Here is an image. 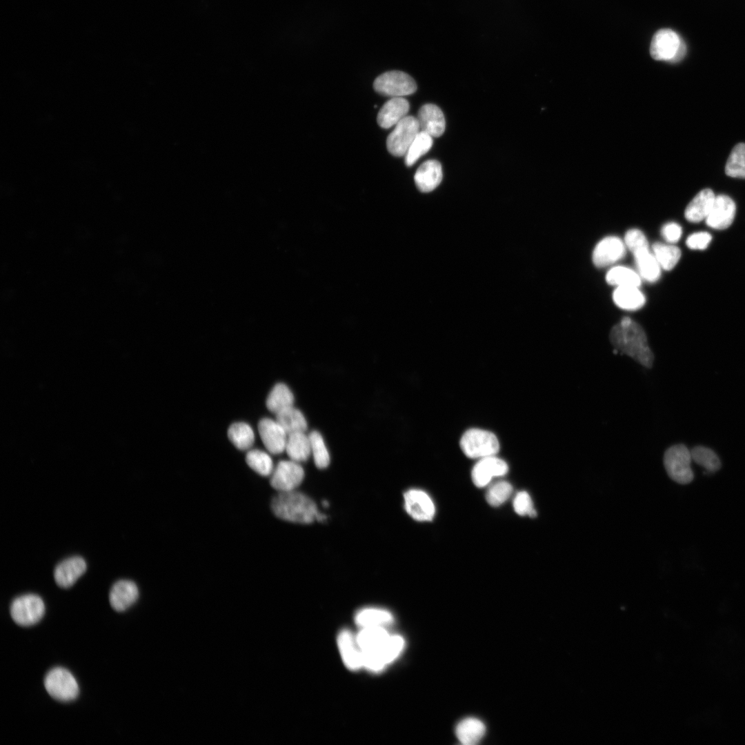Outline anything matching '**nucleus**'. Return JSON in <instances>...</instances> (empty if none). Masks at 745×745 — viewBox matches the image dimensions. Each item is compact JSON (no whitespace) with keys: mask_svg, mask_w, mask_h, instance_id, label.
Returning a JSON list of instances; mask_svg holds the SVG:
<instances>
[{"mask_svg":"<svg viewBox=\"0 0 745 745\" xmlns=\"http://www.w3.org/2000/svg\"><path fill=\"white\" fill-rule=\"evenodd\" d=\"M610 341L621 355L626 354L647 368L653 367L654 355L643 328L628 317H623L609 334Z\"/></svg>","mask_w":745,"mask_h":745,"instance_id":"obj_1","label":"nucleus"},{"mask_svg":"<svg viewBox=\"0 0 745 745\" xmlns=\"http://www.w3.org/2000/svg\"><path fill=\"white\" fill-rule=\"evenodd\" d=\"M271 508L277 517L299 524L313 522L319 513L316 504L309 497L295 490L279 492L272 499Z\"/></svg>","mask_w":745,"mask_h":745,"instance_id":"obj_2","label":"nucleus"},{"mask_svg":"<svg viewBox=\"0 0 745 745\" xmlns=\"http://www.w3.org/2000/svg\"><path fill=\"white\" fill-rule=\"evenodd\" d=\"M459 444L464 455L472 459L495 455L499 449L497 437L491 432L479 428L466 431Z\"/></svg>","mask_w":745,"mask_h":745,"instance_id":"obj_3","label":"nucleus"},{"mask_svg":"<svg viewBox=\"0 0 745 745\" xmlns=\"http://www.w3.org/2000/svg\"><path fill=\"white\" fill-rule=\"evenodd\" d=\"M686 51L684 41L670 29H661L653 37L650 52L655 60L675 63L683 59Z\"/></svg>","mask_w":745,"mask_h":745,"instance_id":"obj_4","label":"nucleus"},{"mask_svg":"<svg viewBox=\"0 0 745 745\" xmlns=\"http://www.w3.org/2000/svg\"><path fill=\"white\" fill-rule=\"evenodd\" d=\"M691 451L684 444L669 447L664 455V465L671 479L680 484H687L694 478L691 467Z\"/></svg>","mask_w":745,"mask_h":745,"instance_id":"obj_5","label":"nucleus"},{"mask_svg":"<svg viewBox=\"0 0 745 745\" xmlns=\"http://www.w3.org/2000/svg\"><path fill=\"white\" fill-rule=\"evenodd\" d=\"M44 686L48 694L61 702H70L77 698L79 685L73 675L67 669L56 667L46 675Z\"/></svg>","mask_w":745,"mask_h":745,"instance_id":"obj_6","label":"nucleus"},{"mask_svg":"<svg viewBox=\"0 0 745 745\" xmlns=\"http://www.w3.org/2000/svg\"><path fill=\"white\" fill-rule=\"evenodd\" d=\"M373 88L384 96L403 97L413 94L417 90V84L406 72L393 70L378 76L373 83Z\"/></svg>","mask_w":745,"mask_h":745,"instance_id":"obj_7","label":"nucleus"},{"mask_svg":"<svg viewBox=\"0 0 745 745\" xmlns=\"http://www.w3.org/2000/svg\"><path fill=\"white\" fill-rule=\"evenodd\" d=\"M45 613L43 599L37 595L26 594L15 598L10 606L14 622L21 626H30L39 622Z\"/></svg>","mask_w":745,"mask_h":745,"instance_id":"obj_8","label":"nucleus"},{"mask_svg":"<svg viewBox=\"0 0 745 745\" xmlns=\"http://www.w3.org/2000/svg\"><path fill=\"white\" fill-rule=\"evenodd\" d=\"M419 131L417 117L407 115L395 125L388 135L386 140L388 152L396 157L404 156Z\"/></svg>","mask_w":745,"mask_h":745,"instance_id":"obj_9","label":"nucleus"},{"mask_svg":"<svg viewBox=\"0 0 745 745\" xmlns=\"http://www.w3.org/2000/svg\"><path fill=\"white\" fill-rule=\"evenodd\" d=\"M305 475L300 463L291 459L279 461L270 475L271 486L279 492L295 490Z\"/></svg>","mask_w":745,"mask_h":745,"instance_id":"obj_10","label":"nucleus"},{"mask_svg":"<svg viewBox=\"0 0 745 745\" xmlns=\"http://www.w3.org/2000/svg\"><path fill=\"white\" fill-rule=\"evenodd\" d=\"M406 513L418 522H430L435 515V506L431 497L424 490L412 488L404 495Z\"/></svg>","mask_w":745,"mask_h":745,"instance_id":"obj_11","label":"nucleus"},{"mask_svg":"<svg viewBox=\"0 0 745 745\" xmlns=\"http://www.w3.org/2000/svg\"><path fill=\"white\" fill-rule=\"evenodd\" d=\"M257 428L261 441L270 453L279 455L285 451L288 435L276 419L263 418Z\"/></svg>","mask_w":745,"mask_h":745,"instance_id":"obj_12","label":"nucleus"},{"mask_svg":"<svg viewBox=\"0 0 745 745\" xmlns=\"http://www.w3.org/2000/svg\"><path fill=\"white\" fill-rule=\"evenodd\" d=\"M626 248L624 241L620 238L615 236L606 237L595 247L593 261L599 268L610 266L624 257Z\"/></svg>","mask_w":745,"mask_h":745,"instance_id":"obj_13","label":"nucleus"},{"mask_svg":"<svg viewBox=\"0 0 745 745\" xmlns=\"http://www.w3.org/2000/svg\"><path fill=\"white\" fill-rule=\"evenodd\" d=\"M508 470L506 461L495 455L479 459L471 472V478L474 484L483 488L487 486L491 479L496 477L505 475Z\"/></svg>","mask_w":745,"mask_h":745,"instance_id":"obj_14","label":"nucleus"},{"mask_svg":"<svg viewBox=\"0 0 745 745\" xmlns=\"http://www.w3.org/2000/svg\"><path fill=\"white\" fill-rule=\"evenodd\" d=\"M735 210V204L728 196H715L712 208L705 219L706 223L716 230L726 229L733 221Z\"/></svg>","mask_w":745,"mask_h":745,"instance_id":"obj_15","label":"nucleus"},{"mask_svg":"<svg viewBox=\"0 0 745 745\" xmlns=\"http://www.w3.org/2000/svg\"><path fill=\"white\" fill-rule=\"evenodd\" d=\"M86 563L79 556L71 557L60 562L55 568L54 577L56 583L61 588L72 586L85 573Z\"/></svg>","mask_w":745,"mask_h":745,"instance_id":"obj_16","label":"nucleus"},{"mask_svg":"<svg viewBox=\"0 0 745 745\" xmlns=\"http://www.w3.org/2000/svg\"><path fill=\"white\" fill-rule=\"evenodd\" d=\"M420 130L433 137H440L445 130L446 121L441 110L436 105L427 103L421 107L417 117Z\"/></svg>","mask_w":745,"mask_h":745,"instance_id":"obj_17","label":"nucleus"},{"mask_svg":"<svg viewBox=\"0 0 745 745\" xmlns=\"http://www.w3.org/2000/svg\"><path fill=\"white\" fill-rule=\"evenodd\" d=\"M630 252L633 255L640 277L648 282L657 281L660 277L662 268L653 252L650 250L648 244L637 247Z\"/></svg>","mask_w":745,"mask_h":745,"instance_id":"obj_18","label":"nucleus"},{"mask_svg":"<svg viewBox=\"0 0 745 745\" xmlns=\"http://www.w3.org/2000/svg\"><path fill=\"white\" fill-rule=\"evenodd\" d=\"M138 596V588L133 582L121 579L112 586L109 601L113 609L121 612L132 606L137 599Z\"/></svg>","mask_w":745,"mask_h":745,"instance_id":"obj_19","label":"nucleus"},{"mask_svg":"<svg viewBox=\"0 0 745 745\" xmlns=\"http://www.w3.org/2000/svg\"><path fill=\"white\" fill-rule=\"evenodd\" d=\"M410 105L404 97H393L386 101L378 112L377 121L383 128H390L395 126L407 116Z\"/></svg>","mask_w":745,"mask_h":745,"instance_id":"obj_20","label":"nucleus"},{"mask_svg":"<svg viewBox=\"0 0 745 745\" xmlns=\"http://www.w3.org/2000/svg\"><path fill=\"white\" fill-rule=\"evenodd\" d=\"M441 179V166L435 159L424 162L417 168L414 176L415 185L422 192L433 191L439 185Z\"/></svg>","mask_w":745,"mask_h":745,"instance_id":"obj_21","label":"nucleus"},{"mask_svg":"<svg viewBox=\"0 0 745 745\" xmlns=\"http://www.w3.org/2000/svg\"><path fill=\"white\" fill-rule=\"evenodd\" d=\"M338 647L346 666L351 670H357L362 666L361 653L356 637L348 630H341L337 637Z\"/></svg>","mask_w":745,"mask_h":745,"instance_id":"obj_22","label":"nucleus"},{"mask_svg":"<svg viewBox=\"0 0 745 745\" xmlns=\"http://www.w3.org/2000/svg\"><path fill=\"white\" fill-rule=\"evenodd\" d=\"M715 199L714 192L709 188L699 192L685 210L686 219L693 223L705 219L712 208Z\"/></svg>","mask_w":745,"mask_h":745,"instance_id":"obj_23","label":"nucleus"},{"mask_svg":"<svg viewBox=\"0 0 745 745\" xmlns=\"http://www.w3.org/2000/svg\"><path fill=\"white\" fill-rule=\"evenodd\" d=\"M486 733L484 724L475 717H467L456 726L455 735L464 745H475L479 742Z\"/></svg>","mask_w":745,"mask_h":745,"instance_id":"obj_24","label":"nucleus"},{"mask_svg":"<svg viewBox=\"0 0 745 745\" xmlns=\"http://www.w3.org/2000/svg\"><path fill=\"white\" fill-rule=\"evenodd\" d=\"M389 637L384 627H366L357 634L356 640L361 651L381 650Z\"/></svg>","mask_w":745,"mask_h":745,"instance_id":"obj_25","label":"nucleus"},{"mask_svg":"<svg viewBox=\"0 0 745 745\" xmlns=\"http://www.w3.org/2000/svg\"><path fill=\"white\" fill-rule=\"evenodd\" d=\"M285 451L291 460L298 463L307 461L311 455L309 435L305 432L289 434Z\"/></svg>","mask_w":745,"mask_h":745,"instance_id":"obj_26","label":"nucleus"},{"mask_svg":"<svg viewBox=\"0 0 745 745\" xmlns=\"http://www.w3.org/2000/svg\"><path fill=\"white\" fill-rule=\"evenodd\" d=\"M615 304L622 309L635 310L641 308L645 304L644 295L635 286L617 287L613 294Z\"/></svg>","mask_w":745,"mask_h":745,"instance_id":"obj_27","label":"nucleus"},{"mask_svg":"<svg viewBox=\"0 0 745 745\" xmlns=\"http://www.w3.org/2000/svg\"><path fill=\"white\" fill-rule=\"evenodd\" d=\"M294 395L289 387L284 383L274 386L269 393L266 404L270 412L277 414L279 412L293 406Z\"/></svg>","mask_w":745,"mask_h":745,"instance_id":"obj_28","label":"nucleus"},{"mask_svg":"<svg viewBox=\"0 0 745 745\" xmlns=\"http://www.w3.org/2000/svg\"><path fill=\"white\" fill-rule=\"evenodd\" d=\"M276 415V420L281 425L288 435L298 432H306L308 423L304 414L293 406L288 407Z\"/></svg>","mask_w":745,"mask_h":745,"instance_id":"obj_29","label":"nucleus"},{"mask_svg":"<svg viewBox=\"0 0 745 745\" xmlns=\"http://www.w3.org/2000/svg\"><path fill=\"white\" fill-rule=\"evenodd\" d=\"M393 617L388 610L368 608L359 610L355 617L356 624L361 627H384L393 622Z\"/></svg>","mask_w":745,"mask_h":745,"instance_id":"obj_30","label":"nucleus"},{"mask_svg":"<svg viewBox=\"0 0 745 745\" xmlns=\"http://www.w3.org/2000/svg\"><path fill=\"white\" fill-rule=\"evenodd\" d=\"M606 280L608 284L617 287H639L642 283V277L638 272L620 266L611 268L606 273Z\"/></svg>","mask_w":745,"mask_h":745,"instance_id":"obj_31","label":"nucleus"},{"mask_svg":"<svg viewBox=\"0 0 745 745\" xmlns=\"http://www.w3.org/2000/svg\"><path fill=\"white\" fill-rule=\"evenodd\" d=\"M228 437L232 444L241 450L250 449L255 441L252 427L245 422H235L228 430Z\"/></svg>","mask_w":745,"mask_h":745,"instance_id":"obj_32","label":"nucleus"},{"mask_svg":"<svg viewBox=\"0 0 745 745\" xmlns=\"http://www.w3.org/2000/svg\"><path fill=\"white\" fill-rule=\"evenodd\" d=\"M652 252L661 268L665 270L673 269L681 257L678 247L663 243H655L652 246Z\"/></svg>","mask_w":745,"mask_h":745,"instance_id":"obj_33","label":"nucleus"},{"mask_svg":"<svg viewBox=\"0 0 745 745\" xmlns=\"http://www.w3.org/2000/svg\"><path fill=\"white\" fill-rule=\"evenodd\" d=\"M248 466L261 476H269L274 470V464L270 455L259 449H250L246 455Z\"/></svg>","mask_w":745,"mask_h":745,"instance_id":"obj_34","label":"nucleus"},{"mask_svg":"<svg viewBox=\"0 0 745 745\" xmlns=\"http://www.w3.org/2000/svg\"><path fill=\"white\" fill-rule=\"evenodd\" d=\"M433 137L420 130L405 154L407 166L413 165L421 156L428 152L433 146Z\"/></svg>","mask_w":745,"mask_h":745,"instance_id":"obj_35","label":"nucleus"},{"mask_svg":"<svg viewBox=\"0 0 745 745\" xmlns=\"http://www.w3.org/2000/svg\"><path fill=\"white\" fill-rule=\"evenodd\" d=\"M692 460L704 467L706 473H713L722 466L721 461L717 454L711 448L697 446L691 450Z\"/></svg>","mask_w":745,"mask_h":745,"instance_id":"obj_36","label":"nucleus"},{"mask_svg":"<svg viewBox=\"0 0 745 745\" xmlns=\"http://www.w3.org/2000/svg\"><path fill=\"white\" fill-rule=\"evenodd\" d=\"M725 172L731 177L745 179V143H737L733 148L726 163Z\"/></svg>","mask_w":745,"mask_h":745,"instance_id":"obj_37","label":"nucleus"},{"mask_svg":"<svg viewBox=\"0 0 745 745\" xmlns=\"http://www.w3.org/2000/svg\"><path fill=\"white\" fill-rule=\"evenodd\" d=\"M308 435L310 441L311 455L315 466L319 469L327 468L330 464V459L322 435L317 430L311 431Z\"/></svg>","mask_w":745,"mask_h":745,"instance_id":"obj_38","label":"nucleus"},{"mask_svg":"<svg viewBox=\"0 0 745 745\" xmlns=\"http://www.w3.org/2000/svg\"><path fill=\"white\" fill-rule=\"evenodd\" d=\"M512 493V485L508 481H500L489 487L486 494V499L490 506H499L510 497Z\"/></svg>","mask_w":745,"mask_h":745,"instance_id":"obj_39","label":"nucleus"},{"mask_svg":"<svg viewBox=\"0 0 745 745\" xmlns=\"http://www.w3.org/2000/svg\"><path fill=\"white\" fill-rule=\"evenodd\" d=\"M405 646L404 638L400 635H390L381 648V655L386 664L393 662L401 653Z\"/></svg>","mask_w":745,"mask_h":745,"instance_id":"obj_40","label":"nucleus"},{"mask_svg":"<svg viewBox=\"0 0 745 745\" xmlns=\"http://www.w3.org/2000/svg\"><path fill=\"white\" fill-rule=\"evenodd\" d=\"M513 508L515 512L521 516L528 515L530 517H535L537 515L532 499L530 495L524 490L518 492L515 496Z\"/></svg>","mask_w":745,"mask_h":745,"instance_id":"obj_41","label":"nucleus"},{"mask_svg":"<svg viewBox=\"0 0 745 745\" xmlns=\"http://www.w3.org/2000/svg\"><path fill=\"white\" fill-rule=\"evenodd\" d=\"M712 239L711 235L706 232H695L687 238L686 246L694 250H704L706 248Z\"/></svg>","mask_w":745,"mask_h":745,"instance_id":"obj_42","label":"nucleus"},{"mask_svg":"<svg viewBox=\"0 0 745 745\" xmlns=\"http://www.w3.org/2000/svg\"><path fill=\"white\" fill-rule=\"evenodd\" d=\"M661 233L664 239L668 243L677 242L682 233L681 226L675 222H669L663 226Z\"/></svg>","mask_w":745,"mask_h":745,"instance_id":"obj_43","label":"nucleus"}]
</instances>
